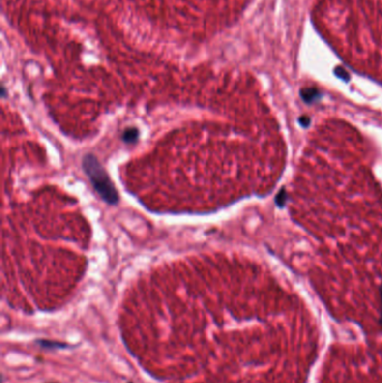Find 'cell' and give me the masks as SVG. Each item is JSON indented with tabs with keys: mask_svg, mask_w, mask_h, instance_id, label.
I'll return each mask as SVG.
<instances>
[{
	"mask_svg": "<svg viewBox=\"0 0 382 383\" xmlns=\"http://www.w3.org/2000/svg\"><path fill=\"white\" fill-rule=\"evenodd\" d=\"M82 169L102 201L109 205L119 203L120 196L118 189L116 188L109 174L94 155L87 154L83 157Z\"/></svg>",
	"mask_w": 382,
	"mask_h": 383,
	"instance_id": "6da1fadb",
	"label": "cell"
},
{
	"mask_svg": "<svg viewBox=\"0 0 382 383\" xmlns=\"http://www.w3.org/2000/svg\"><path fill=\"white\" fill-rule=\"evenodd\" d=\"M140 132L136 127H128L123 130L121 135V139L123 143L128 145H134L139 139Z\"/></svg>",
	"mask_w": 382,
	"mask_h": 383,
	"instance_id": "3957f363",
	"label": "cell"
},
{
	"mask_svg": "<svg viewBox=\"0 0 382 383\" xmlns=\"http://www.w3.org/2000/svg\"><path fill=\"white\" fill-rule=\"evenodd\" d=\"M300 98L303 99L304 102L306 103H314L316 101L322 99V93L317 88L314 87H308L303 88L299 92Z\"/></svg>",
	"mask_w": 382,
	"mask_h": 383,
	"instance_id": "7a4b0ae2",
	"label": "cell"
},
{
	"mask_svg": "<svg viewBox=\"0 0 382 383\" xmlns=\"http://www.w3.org/2000/svg\"><path fill=\"white\" fill-rule=\"evenodd\" d=\"M287 201V193L285 191V188H281L278 194L276 196V204L277 206L279 207H284L285 204H286Z\"/></svg>",
	"mask_w": 382,
	"mask_h": 383,
	"instance_id": "5b68a950",
	"label": "cell"
},
{
	"mask_svg": "<svg viewBox=\"0 0 382 383\" xmlns=\"http://www.w3.org/2000/svg\"><path fill=\"white\" fill-rule=\"evenodd\" d=\"M380 294H381V302H382V288L380 289ZM381 324H382V309H381Z\"/></svg>",
	"mask_w": 382,
	"mask_h": 383,
	"instance_id": "ba28073f",
	"label": "cell"
},
{
	"mask_svg": "<svg viewBox=\"0 0 382 383\" xmlns=\"http://www.w3.org/2000/svg\"><path fill=\"white\" fill-rule=\"evenodd\" d=\"M299 123L304 128H307L309 124H311V119H309L308 117H306V116H303V117H300V118H299Z\"/></svg>",
	"mask_w": 382,
	"mask_h": 383,
	"instance_id": "8992f818",
	"label": "cell"
},
{
	"mask_svg": "<svg viewBox=\"0 0 382 383\" xmlns=\"http://www.w3.org/2000/svg\"><path fill=\"white\" fill-rule=\"evenodd\" d=\"M334 75L340 80L344 81V82H349V81L351 80V75H350L349 72L345 70L343 66H336L334 68Z\"/></svg>",
	"mask_w": 382,
	"mask_h": 383,
	"instance_id": "277c9868",
	"label": "cell"
},
{
	"mask_svg": "<svg viewBox=\"0 0 382 383\" xmlns=\"http://www.w3.org/2000/svg\"><path fill=\"white\" fill-rule=\"evenodd\" d=\"M1 95H2V96H6V90H5V87H3V86H2V88H1Z\"/></svg>",
	"mask_w": 382,
	"mask_h": 383,
	"instance_id": "52a82bcc",
	"label": "cell"
}]
</instances>
